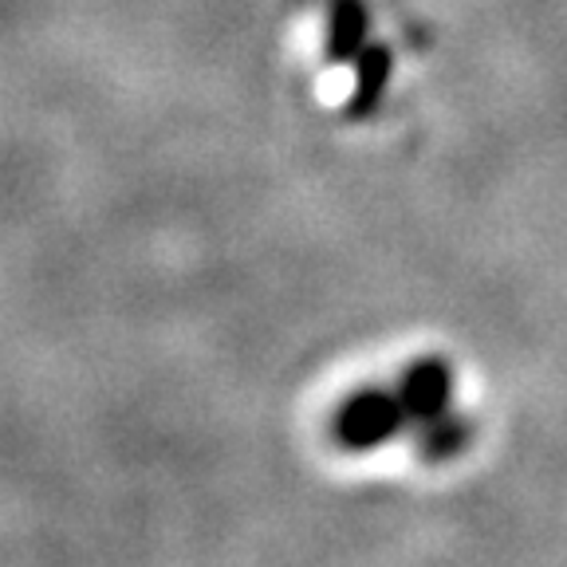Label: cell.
<instances>
[{
	"instance_id": "cell-4",
	"label": "cell",
	"mask_w": 567,
	"mask_h": 567,
	"mask_svg": "<svg viewBox=\"0 0 567 567\" xmlns=\"http://www.w3.org/2000/svg\"><path fill=\"white\" fill-rule=\"evenodd\" d=\"M470 437H473V425L465 422V417L453 410V414H445V417H437V422H430L425 430H417L414 434V445H417V453H422L425 461H453L457 457L465 445H470Z\"/></svg>"
},
{
	"instance_id": "cell-3",
	"label": "cell",
	"mask_w": 567,
	"mask_h": 567,
	"mask_svg": "<svg viewBox=\"0 0 567 567\" xmlns=\"http://www.w3.org/2000/svg\"><path fill=\"white\" fill-rule=\"evenodd\" d=\"M367 4L363 0H331V12H328V55L339 63H351L363 55L367 48Z\"/></svg>"
},
{
	"instance_id": "cell-2",
	"label": "cell",
	"mask_w": 567,
	"mask_h": 567,
	"mask_svg": "<svg viewBox=\"0 0 567 567\" xmlns=\"http://www.w3.org/2000/svg\"><path fill=\"white\" fill-rule=\"evenodd\" d=\"M399 399L406 406L410 430H425L437 417L453 414V367L437 354H425L399 374Z\"/></svg>"
},
{
	"instance_id": "cell-1",
	"label": "cell",
	"mask_w": 567,
	"mask_h": 567,
	"mask_svg": "<svg viewBox=\"0 0 567 567\" xmlns=\"http://www.w3.org/2000/svg\"><path fill=\"white\" fill-rule=\"evenodd\" d=\"M410 430L406 406H402L399 390L363 386L351 399H343L331 414V437L347 453H371Z\"/></svg>"
},
{
	"instance_id": "cell-5",
	"label": "cell",
	"mask_w": 567,
	"mask_h": 567,
	"mask_svg": "<svg viewBox=\"0 0 567 567\" xmlns=\"http://www.w3.org/2000/svg\"><path fill=\"white\" fill-rule=\"evenodd\" d=\"M359 71V83H354V103H351V115H367L374 103L382 99V87H386V75H390V52L386 48H367L354 63Z\"/></svg>"
}]
</instances>
